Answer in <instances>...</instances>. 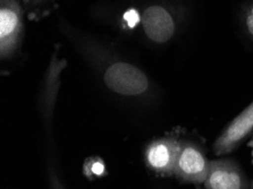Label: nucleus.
I'll return each instance as SVG.
<instances>
[{
	"label": "nucleus",
	"mask_w": 253,
	"mask_h": 189,
	"mask_svg": "<svg viewBox=\"0 0 253 189\" xmlns=\"http://www.w3.org/2000/svg\"><path fill=\"white\" fill-rule=\"evenodd\" d=\"M245 23H247V28H248L249 33H250L253 37V6L251 7L250 10H249L247 21H245Z\"/></svg>",
	"instance_id": "11"
},
{
	"label": "nucleus",
	"mask_w": 253,
	"mask_h": 189,
	"mask_svg": "<svg viewBox=\"0 0 253 189\" xmlns=\"http://www.w3.org/2000/svg\"><path fill=\"white\" fill-rule=\"evenodd\" d=\"M145 36L155 43H166L174 37L176 25L170 11L162 5H151L142 15Z\"/></svg>",
	"instance_id": "7"
},
{
	"label": "nucleus",
	"mask_w": 253,
	"mask_h": 189,
	"mask_svg": "<svg viewBox=\"0 0 253 189\" xmlns=\"http://www.w3.org/2000/svg\"><path fill=\"white\" fill-rule=\"evenodd\" d=\"M206 189H250L242 169L232 159H216L209 162Z\"/></svg>",
	"instance_id": "6"
},
{
	"label": "nucleus",
	"mask_w": 253,
	"mask_h": 189,
	"mask_svg": "<svg viewBox=\"0 0 253 189\" xmlns=\"http://www.w3.org/2000/svg\"><path fill=\"white\" fill-rule=\"evenodd\" d=\"M48 179H49V187L50 189H65L63 183H61L59 177L57 176L56 171L50 167L48 170Z\"/></svg>",
	"instance_id": "9"
},
{
	"label": "nucleus",
	"mask_w": 253,
	"mask_h": 189,
	"mask_svg": "<svg viewBox=\"0 0 253 189\" xmlns=\"http://www.w3.org/2000/svg\"><path fill=\"white\" fill-rule=\"evenodd\" d=\"M102 80L113 93L122 96H142L150 91L151 84L145 73L127 61L116 60L106 66Z\"/></svg>",
	"instance_id": "1"
},
{
	"label": "nucleus",
	"mask_w": 253,
	"mask_h": 189,
	"mask_svg": "<svg viewBox=\"0 0 253 189\" xmlns=\"http://www.w3.org/2000/svg\"><path fill=\"white\" fill-rule=\"evenodd\" d=\"M125 19L127 21L129 26H133L136 24L137 21H139V15H137L136 11H128V13L125 15Z\"/></svg>",
	"instance_id": "10"
},
{
	"label": "nucleus",
	"mask_w": 253,
	"mask_h": 189,
	"mask_svg": "<svg viewBox=\"0 0 253 189\" xmlns=\"http://www.w3.org/2000/svg\"><path fill=\"white\" fill-rule=\"evenodd\" d=\"M209 162L197 144L182 141L181 150L175 164L174 176L184 183L205 184L209 170Z\"/></svg>",
	"instance_id": "4"
},
{
	"label": "nucleus",
	"mask_w": 253,
	"mask_h": 189,
	"mask_svg": "<svg viewBox=\"0 0 253 189\" xmlns=\"http://www.w3.org/2000/svg\"><path fill=\"white\" fill-rule=\"evenodd\" d=\"M83 170L87 178H100L106 173V165L100 157H90L84 163Z\"/></svg>",
	"instance_id": "8"
},
{
	"label": "nucleus",
	"mask_w": 253,
	"mask_h": 189,
	"mask_svg": "<svg viewBox=\"0 0 253 189\" xmlns=\"http://www.w3.org/2000/svg\"><path fill=\"white\" fill-rule=\"evenodd\" d=\"M24 36V14L18 0H0V57L13 58Z\"/></svg>",
	"instance_id": "2"
},
{
	"label": "nucleus",
	"mask_w": 253,
	"mask_h": 189,
	"mask_svg": "<svg viewBox=\"0 0 253 189\" xmlns=\"http://www.w3.org/2000/svg\"><path fill=\"white\" fill-rule=\"evenodd\" d=\"M25 1L26 5H28L30 8H37V7L44 5V3L49 1V0H25Z\"/></svg>",
	"instance_id": "12"
},
{
	"label": "nucleus",
	"mask_w": 253,
	"mask_h": 189,
	"mask_svg": "<svg viewBox=\"0 0 253 189\" xmlns=\"http://www.w3.org/2000/svg\"><path fill=\"white\" fill-rule=\"evenodd\" d=\"M253 135V101L225 127L213 143V153L225 155L240 148Z\"/></svg>",
	"instance_id": "5"
},
{
	"label": "nucleus",
	"mask_w": 253,
	"mask_h": 189,
	"mask_svg": "<svg viewBox=\"0 0 253 189\" xmlns=\"http://www.w3.org/2000/svg\"><path fill=\"white\" fill-rule=\"evenodd\" d=\"M181 142L176 137L167 136L149 143L143 152L144 163L149 170L163 177L174 176Z\"/></svg>",
	"instance_id": "3"
}]
</instances>
